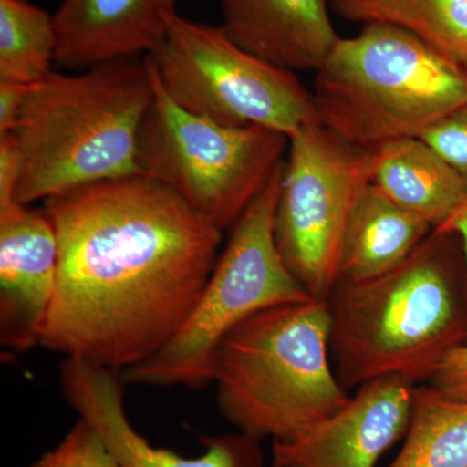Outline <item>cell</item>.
<instances>
[{
    "mask_svg": "<svg viewBox=\"0 0 467 467\" xmlns=\"http://www.w3.org/2000/svg\"><path fill=\"white\" fill-rule=\"evenodd\" d=\"M58 377L67 404L99 436L119 467H265L260 439L241 431L202 438L204 453L198 457L150 444L129 420L119 371L64 358Z\"/></svg>",
    "mask_w": 467,
    "mask_h": 467,
    "instance_id": "10",
    "label": "cell"
},
{
    "mask_svg": "<svg viewBox=\"0 0 467 467\" xmlns=\"http://www.w3.org/2000/svg\"><path fill=\"white\" fill-rule=\"evenodd\" d=\"M153 97L146 57L52 72L34 85L12 133L23 156L18 204L140 174L138 140Z\"/></svg>",
    "mask_w": 467,
    "mask_h": 467,
    "instance_id": "3",
    "label": "cell"
},
{
    "mask_svg": "<svg viewBox=\"0 0 467 467\" xmlns=\"http://www.w3.org/2000/svg\"><path fill=\"white\" fill-rule=\"evenodd\" d=\"M54 15L27 0H0V81L36 85L57 61Z\"/></svg>",
    "mask_w": 467,
    "mask_h": 467,
    "instance_id": "19",
    "label": "cell"
},
{
    "mask_svg": "<svg viewBox=\"0 0 467 467\" xmlns=\"http://www.w3.org/2000/svg\"><path fill=\"white\" fill-rule=\"evenodd\" d=\"M34 85L0 81V137L14 133L21 110Z\"/></svg>",
    "mask_w": 467,
    "mask_h": 467,
    "instance_id": "24",
    "label": "cell"
},
{
    "mask_svg": "<svg viewBox=\"0 0 467 467\" xmlns=\"http://www.w3.org/2000/svg\"><path fill=\"white\" fill-rule=\"evenodd\" d=\"M60 2H61V0H60Z\"/></svg>",
    "mask_w": 467,
    "mask_h": 467,
    "instance_id": "27",
    "label": "cell"
},
{
    "mask_svg": "<svg viewBox=\"0 0 467 467\" xmlns=\"http://www.w3.org/2000/svg\"><path fill=\"white\" fill-rule=\"evenodd\" d=\"M227 36L245 51L284 69L317 70L340 36L333 0H217Z\"/></svg>",
    "mask_w": 467,
    "mask_h": 467,
    "instance_id": "14",
    "label": "cell"
},
{
    "mask_svg": "<svg viewBox=\"0 0 467 467\" xmlns=\"http://www.w3.org/2000/svg\"><path fill=\"white\" fill-rule=\"evenodd\" d=\"M327 300L261 310L227 335L213 383L218 408L244 434L291 442L349 401L330 364Z\"/></svg>",
    "mask_w": 467,
    "mask_h": 467,
    "instance_id": "4",
    "label": "cell"
},
{
    "mask_svg": "<svg viewBox=\"0 0 467 467\" xmlns=\"http://www.w3.org/2000/svg\"><path fill=\"white\" fill-rule=\"evenodd\" d=\"M32 467H119L99 436L78 420L57 447L46 451Z\"/></svg>",
    "mask_w": 467,
    "mask_h": 467,
    "instance_id": "20",
    "label": "cell"
},
{
    "mask_svg": "<svg viewBox=\"0 0 467 467\" xmlns=\"http://www.w3.org/2000/svg\"><path fill=\"white\" fill-rule=\"evenodd\" d=\"M331 353L344 389L383 376L429 382L467 344V260L459 234L432 230L404 263L327 299Z\"/></svg>",
    "mask_w": 467,
    "mask_h": 467,
    "instance_id": "2",
    "label": "cell"
},
{
    "mask_svg": "<svg viewBox=\"0 0 467 467\" xmlns=\"http://www.w3.org/2000/svg\"><path fill=\"white\" fill-rule=\"evenodd\" d=\"M337 17L401 27L430 47L467 63V0H333Z\"/></svg>",
    "mask_w": 467,
    "mask_h": 467,
    "instance_id": "17",
    "label": "cell"
},
{
    "mask_svg": "<svg viewBox=\"0 0 467 467\" xmlns=\"http://www.w3.org/2000/svg\"><path fill=\"white\" fill-rule=\"evenodd\" d=\"M285 162L233 226L225 250L189 317L158 353L122 371L128 384L202 389L213 383L218 349L234 328L261 310L315 300L287 269L275 239Z\"/></svg>",
    "mask_w": 467,
    "mask_h": 467,
    "instance_id": "6",
    "label": "cell"
},
{
    "mask_svg": "<svg viewBox=\"0 0 467 467\" xmlns=\"http://www.w3.org/2000/svg\"><path fill=\"white\" fill-rule=\"evenodd\" d=\"M317 119L368 150L427 129L467 104V63L430 47L401 27L365 24L342 38L316 70Z\"/></svg>",
    "mask_w": 467,
    "mask_h": 467,
    "instance_id": "5",
    "label": "cell"
},
{
    "mask_svg": "<svg viewBox=\"0 0 467 467\" xmlns=\"http://www.w3.org/2000/svg\"><path fill=\"white\" fill-rule=\"evenodd\" d=\"M417 384L401 376L368 380L339 411L291 442H273L282 467H376L407 435Z\"/></svg>",
    "mask_w": 467,
    "mask_h": 467,
    "instance_id": "11",
    "label": "cell"
},
{
    "mask_svg": "<svg viewBox=\"0 0 467 467\" xmlns=\"http://www.w3.org/2000/svg\"><path fill=\"white\" fill-rule=\"evenodd\" d=\"M429 386L454 400L467 401V344L445 358L430 378Z\"/></svg>",
    "mask_w": 467,
    "mask_h": 467,
    "instance_id": "22",
    "label": "cell"
},
{
    "mask_svg": "<svg viewBox=\"0 0 467 467\" xmlns=\"http://www.w3.org/2000/svg\"><path fill=\"white\" fill-rule=\"evenodd\" d=\"M373 183L392 202L442 229L467 202V183L420 138L373 150Z\"/></svg>",
    "mask_w": 467,
    "mask_h": 467,
    "instance_id": "15",
    "label": "cell"
},
{
    "mask_svg": "<svg viewBox=\"0 0 467 467\" xmlns=\"http://www.w3.org/2000/svg\"><path fill=\"white\" fill-rule=\"evenodd\" d=\"M58 242L45 209L0 212V343L23 353L41 346L57 294Z\"/></svg>",
    "mask_w": 467,
    "mask_h": 467,
    "instance_id": "12",
    "label": "cell"
},
{
    "mask_svg": "<svg viewBox=\"0 0 467 467\" xmlns=\"http://www.w3.org/2000/svg\"><path fill=\"white\" fill-rule=\"evenodd\" d=\"M177 0H61L55 17L58 67L82 72L144 57L177 16Z\"/></svg>",
    "mask_w": 467,
    "mask_h": 467,
    "instance_id": "13",
    "label": "cell"
},
{
    "mask_svg": "<svg viewBox=\"0 0 467 467\" xmlns=\"http://www.w3.org/2000/svg\"><path fill=\"white\" fill-rule=\"evenodd\" d=\"M389 467H467V401L416 386L404 445Z\"/></svg>",
    "mask_w": 467,
    "mask_h": 467,
    "instance_id": "18",
    "label": "cell"
},
{
    "mask_svg": "<svg viewBox=\"0 0 467 467\" xmlns=\"http://www.w3.org/2000/svg\"><path fill=\"white\" fill-rule=\"evenodd\" d=\"M57 230V294L41 346L125 371L158 353L189 317L223 232L142 174L45 202Z\"/></svg>",
    "mask_w": 467,
    "mask_h": 467,
    "instance_id": "1",
    "label": "cell"
},
{
    "mask_svg": "<svg viewBox=\"0 0 467 467\" xmlns=\"http://www.w3.org/2000/svg\"><path fill=\"white\" fill-rule=\"evenodd\" d=\"M146 57L169 98L195 115L288 138L318 121L312 91L295 72L245 51L221 26L177 15Z\"/></svg>",
    "mask_w": 467,
    "mask_h": 467,
    "instance_id": "8",
    "label": "cell"
},
{
    "mask_svg": "<svg viewBox=\"0 0 467 467\" xmlns=\"http://www.w3.org/2000/svg\"><path fill=\"white\" fill-rule=\"evenodd\" d=\"M432 230L425 220L396 204L373 182L368 183L344 234L339 281H368L391 272Z\"/></svg>",
    "mask_w": 467,
    "mask_h": 467,
    "instance_id": "16",
    "label": "cell"
},
{
    "mask_svg": "<svg viewBox=\"0 0 467 467\" xmlns=\"http://www.w3.org/2000/svg\"><path fill=\"white\" fill-rule=\"evenodd\" d=\"M435 230H448V232H454L459 234L461 241H462L463 251L467 260V202L462 208L454 214L450 223H447L442 229Z\"/></svg>",
    "mask_w": 467,
    "mask_h": 467,
    "instance_id": "25",
    "label": "cell"
},
{
    "mask_svg": "<svg viewBox=\"0 0 467 467\" xmlns=\"http://www.w3.org/2000/svg\"><path fill=\"white\" fill-rule=\"evenodd\" d=\"M373 150L347 142L319 121L290 137L275 213L282 260L312 299L327 300L339 281L350 213L373 182Z\"/></svg>",
    "mask_w": 467,
    "mask_h": 467,
    "instance_id": "9",
    "label": "cell"
},
{
    "mask_svg": "<svg viewBox=\"0 0 467 467\" xmlns=\"http://www.w3.org/2000/svg\"><path fill=\"white\" fill-rule=\"evenodd\" d=\"M152 72L155 97L138 140L140 174L173 190L223 233L282 167L290 138L261 126L220 124L181 109Z\"/></svg>",
    "mask_w": 467,
    "mask_h": 467,
    "instance_id": "7",
    "label": "cell"
},
{
    "mask_svg": "<svg viewBox=\"0 0 467 467\" xmlns=\"http://www.w3.org/2000/svg\"><path fill=\"white\" fill-rule=\"evenodd\" d=\"M270 467H282L281 465H279L278 462H276L275 460H273L272 459V465H270Z\"/></svg>",
    "mask_w": 467,
    "mask_h": 467,
    "instance_id": "26",
    "label": "cell"
},
{
    "mask_svg": "<svg viewBox=\"0 0 467 467\" xmlns=\"http://www.w3.org/2000/svg\"><path fill=\"white\" fill-rule=\"evenodd\" d=\"M23 156L14 134L0 137V212L17 205Z\"/></svg>",
    "mask_w": 467,
    "mask_h": 467,
    "instance_id": "23",
    "label": "cell"
},
{
    "mask_svg": "<svg viewBox=\"0 0 467 467\" xmlns=\"http://www.w3.org/2000/svg\"><path fill=\"white\" fill-rule=\"evenodd\" d=\"M467 183V104L420 135Z\"/></svg>",
    "mask_w": 467,
    "mask_h": 467,
    "instance_id": "21",
    "label": "cell"
}]
</instances>
